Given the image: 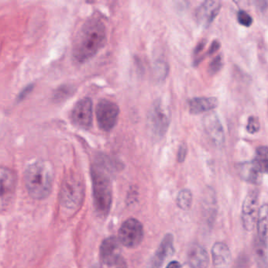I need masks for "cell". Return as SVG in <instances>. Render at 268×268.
Listing matches in <instances>:
<instances>
[{
    "label": "cell",
    "instance_id": "6da1fadb",
    "mask_svg": "<svg viewBox=\"0 0 268 268\" xmlns=\"http://www.w3.org/2000/svg\"><path fill=\"white\" fill-rule=\"evenodd\" d=\"M106 40V28L103 21L98 18L88 19L75 38L73 58L79 63L87 62L105 46Z\"/></svg>",
    "mask_w": 268,
    "mask_h": 268
},
{
    "label": "cell",
    "instance_id": "7a4b0ae2",
    "mask_svg": "<svg viewBox=\"0 0 268 268\" xmlns=\"http://www.w3.org/2000/svg\"><path fill=\"white\" fill-rule=\"evenodd\" d=\"M55 179V171L51 163L39 161L28 165L24 171V182L31 198L42 200L47 198Z\"/></svg>",
    "mask_w": 268,
    "mask_h": 268
},
{
    "label": "cell",
    "instance_id": "3957f363",
    "mask_svg": "<svg viewBox=\"0 0 268 268\" xmlns=\"http://www.w3.org/2000/svg\"><path fill=\"white\" fill-rule=\"evenodd\" d=\"M84 190L82 182L73 173L63 180L59 194V207L64 216H73L83 204Z\"/></svg>",
    "mask_w": 268,
    "mask_h": 268
},
{
    "label": "cell",
    "instance_id": "277c9868",
    "mask_svg": "<svg viewBox=\"0 0 268 268\" xmlns=\"http://www.w3.org/2000/svg\"><path fill=\"white\" fill-rule=\"evenodd\" d=\"M91 179L95 211L100 217H106L111 209L113 200L111 180L99 167H92Z\"/></svg>",
    "mask_w": 268,
    "mask_h": 268
},
{
    "label": "cell",
    "instance_id": "5b68a950",
    "mask_svg": "<svg viewBox=\"0 0 268 268\" xmlns=\"http://www.w3.org/2000/svg\"><path fill=\"white\" fill-rule=\"evenodd\" d=\"M171 121L169 107L161 99L156 100L148 113L147 124L149 131L156 139H161L165 135Z\"/></svg>",
    "mask_w": 268,
    "mask_h": 268
},
{
    "label": "cell",
    "instance_id": "8992f818",
    "mask_svg": "<svg viewBox=\"0 0 268 268\" xmlns=\"http://www.w3.org/2000/svg\"><path fill=\"white\" fill-rule=\"evenodd\" d=\"M17 176L13 170L0 166V212L10 208L15 198Z\"/></svg>",
    "mask_w": 268,
    "mask_h": 268
},
{
    "label": "cell",
    "instance_id": "52a82bcc",
    "mask_svg": "<svg viewBox=\"0 0 268 268\" xmlns=\"http://www.w3.org/2000/svg\"><path fill=\"white\" fill-rule=\"evenodd\" d=\"M144 235V227L141 223L136 219L130 218L121 225L118 240L125 247L133 248L140 245Z\"/></svg>",
    "mask_w": 268,
    "mask_h": 268
},
{
    "label": "cell",
    "instance_id": "ba28073f",
    "mask_svg": "<svg viewBox=\"0 0 268 268\" xmlns=\"http://www.w3.org/2000/svg\"><path fill=\"white\" fill-rule=\"evenodd\" d=\"M96 118L98 124L103 131H109L117 124L119 117V106L114 102L103 99L96 107Z\"/></svg>",
    "mask_w": 268,
    "mask_h": 268
},
{
    "label": "cell",
    "instance_id": "9c48e42d",
    "mask_svg": "<svg viewBox=\"0 0 268 268\" xmlns=\"http://www.w3.org/2000/svg\"><path fill=\"white\" fill-rule=\"evenodd\" d=\"M71 119L78 127L89 129L92 125L93 103L91 99L83 98L79 100L73 107Z\"/></svg>",
    "mask_w": 268,
    "mask_h": 268
},
{
    "label": "cell",
    "instance_id": "30bf717a",
    "mask_svg": "<svg viewBox=\"0 0 268 268\" xmlns=\"http://www.w3.org/2000/svg\"><path fill=\"white\" fill-rule=\"evenodd\" d=\"M259 202L258 190H252L246 195L242 204V224L245 229L248 231L252 230L256 224L257 218V206Z\"/></svg>",
    "mask_w": 268,
    "mask_h": 268
},
{
    "label": "cell",
    "instance_id": "8fae6325",
    "mask_svg": "<svg viewBox=\"0 0 268 268\" xmlns=\"http://www.w3.org/2000/svg\"><path fill=\"white\" fill-rule=\"evenodd\" d=\"M100 258L102 262L107 266H115L119 263L122 257L118 238L109 237L103 241L100 247Z\"/></svg>",
    "mask_w": 268,
    "mask_h": 268
},
{
    "label": "cell",
    "instance_id": "7c38bea8",
    "mask_svg": "<svg viewBox=\"0 0 268 268\" xmlns=\"http://www.w3.org/2000/svg\"><path fill=\"white\" fill-rule=\"evenodd\" d=\"M220 9L221 2L220 1L207 0L202 2L196 10V19L198 24L208 28L219 14Z\"/></svg>",
    "mask_w": 268,
    "mask_h": 268
},
{
    "label": "cell",
    "instance_id": "4fadbf2b",
    "mask_svg": "<svg viewBox=\"0 0 268 268\" xmlns=\"http://www.w3.org/2000/svg\"><path fill=\"white\" fill-rule=\"evenodd\" d=\"M203 123L206 133L214 144L217 145H223L225 139L224 127L216 113H208L204 117Z\"/></svg>",
    "mask_w": 268,
    "mask_h": 268
},
{
    "label": "cell",
    "instance_id": "5bb4252c",
    "mask_svg": "<svg viewBox=\"0 0 268 268\" xmlns=\"http://www.w3.org/2000/svg\"><path fill=\"white\" fill-rule=\"evenodd\" d=\"M173 236L167 234L165 236L152 259L149 268H161L165 260L173 253Z\"/></svg>",
    "mask_w": 268,
    "mask_h": 268
},
{
    "label": "cell",
    "instance_id": "9a60e30c",
    "mask_svg": "<svg viewBox=\"0 0 268 268\" xmlns=\"http://www.w3.org/2000/svg\"><path fill=\"white\" fill-rule=\"evenodd\" d=\"M187 263L190 268H208L209 256L206 248L200 245H193L188 250Z\"/></svg>",
    "mask_w": 268,
    "mask_h": 268
},
{
    "label": "cell",
    "instance_id": "2e32d148",
    "mask_svg": "<svg viewBox=\"0 0 268 268\" xmlns=\"http://www.w3.org/2000/svg\"><path fill=\"white\" fill-rule=\"evenodd\" d=\"M212 262L216 268H227L231 260L230 249L224 242H216L212 248Z\"/></svg>",
    "mask_w": 268,
    "mask_h": 268
},
{
    "label": "cell",
    "instance_id": "e0dca14e",
    "mask_svg": "<svg viewBox=\"0 0 268 268\" xmlns=\"http://www.w3.org/2000/svg\"><path fill=\"white\" fill-rule=\"evenodd\" d=\"M238 171L242 180L250 184H259L262 180V171L253 161L241 163L238 166Z\"/></svg>",
    "mask_w": 268,
    "mask_h": 268
},
{
    "label": "cell",
    "instance_id": "ac0fdd59",
    "mask_svg": "<svg viewBox=\"0 0 268 268\" xmlns=\"http://www.w3.org/2000/svg\"><path fill=\"white\" fill-rule=\"evenodd\" d=\"M218 100L214 97H198L190 99L188 103L189 110L192 114L209 112L216 108Z\"/></svg>",
    "mask_w": 268,
    "mask_h": 268
},
{
    "label": "cell",
    "instance_id": "d6986e66",
    "mask_svg": "<svg viewBox=\"0 0 268 268\" xmlns=\"http://www.w3.org/2000/svg\"><path fill=\"white\" fill-rule=\"evenodd\" d=\"M268 205L264 204L257 214V240L268 245Z\"/></svg>",
    "mask_w": 268,
    "mask_h": 268
},
{
    "label": "cell",
    "instance_id": "ffe728a7",
    "mask_svg": "<svg viewBox=\"0 0 268 268\" xmlns=\"http://www.w3.org/2000/svg\"><path fill=\"white\" fill-rule=\"evenodd\" d=\"M268 245L264 244L256 239L255 242V256L260 268H267L268 266Z\"/></svg>",
    "mask_w": 268,
    "mask_h": 268
},
{
    "label": "cell",
    "instance_id": "44dd1931",
    "mask_svg": "<svg viewBox=\"0 0 268 268\" xmlns=\"http://www.w3.org/2000/svg\"><path fill=\"white\" fill-rule=\"evenodd\" d=\"M268 150L267 146H260L256 151L254 160H252L263 174L268 171Z\"/></svg>",
    "mask_w": 268,
    "mask_h": 268
},
{
    "label": "cell",
    "instance_id": "7402d4cb",
    "mask_svg": "<svg viewBox=\"0 0 268 268\" xmlns=\"http://www.w3.org/2000/svg\"><path fill=\"white\" fill-rule=\"evenodd\" d=\"M192 194L190 190L185 189L179 193L177 197V205L181 209L187 210L191 206Z\"/></svg>",
    "mask_w": 268,
    "mask_h": 268
},
{
    "label": "cell",
    "instance_id": "603a6c76",
    "mask_svg": "<svg viewBox=\"0 0 268 268\" xmlns=\"http://www.w3.org/2000/svg\"><path fill=\"white\" fill-rule=\"evenodd\" d=\"M223 66H224V59H223L222 55H217L216 58L212 59V62L208 65V73L211 76H213V75L216 74L218 72H220Z\"/></svg>",
    "mask_w": 268,
    "mask_h": 268
},
{
    "label": "cell",
    "instance_id": "cb8c5ba5",
    "mask_svg": "<svg viewBox=\"0 0 268 268\" xmlns=\"http://www.w3.org/2000/svg\"><path fill=\"white\" fill-rule=\"evenodd\" d=\"M238 21L239 24H242L245 27H249L252 25L253 20L250 14L245 11V10H239L237 14Z\"/></svg>",
    "mask_w": 268,
    "mask_h": 268
},
{
    "label": "cell",
    "instance_id": "d4e9b609",
    "mask_svg": "<svg viewBox=\"0 0 268 268\" xmlns=\"http://www.w3.org/2000/svg\"><path fill=\"white\" fill-rule=\"evenodd\" d=\"M260 128V124L258 117H255V116H251L248 117V124L246 126V129L248 131V133H256V132H258Z\"/></svg>",
    "mask_w": 268,
    "mask_h": 268
},
{
    "label": "cell",
    "instance_id": "484cf974",
    "mask_svg": "<svg viewBox=\"0 0 268 268\" xmlns=\"http://www.w3.org/2000/svg\"><path fill=\"white\" fill-rule=\"evenodd\" d=\"M186 154H187V145L184 144H181L179 148V151H178V162L180 163L184 162L185 161Z\"/></svg>",
    "mask_w": 268,
    "mask_h": 268
},
{
    "label": "cell",
    "instance_id": "4316f807",
    "mask_svg": "<svg viewBox=\"0 0 268 268\" xmlns=\"http://www.w3.org/2000/svg\"><path fill=\"white\" fill-rule=\"evenodd\" d=\"M220 46L221 45H220V41H217V40L214 41L212 42L211 46H209V48H208V51L206 53V55H204L203 58H205L206 56H210V55H213L214 53H216L220 48ZM203 58H202V59H203Z\"/></svg>",
    "mask_w": 268,
    "mask_h": 268
},
{
    "label": "cell",
    "instance_id": "83f0119b",
    "mask_svg": "<svg viewBox=\"0 0 268 268\" xmlns=\"http://www.w3.org/2000/svg\"><path fill=\"white\" fill-rule=\"evenodd\" d=\"M156 69H157V74H158V77L160 78L166 77L167 72V67L165 63L159 62L158 65L156 67Z\"/></svg>",
    "mask_w": 268,
    "mask_h": 268
},
{
    "label": "cell",
    "instance_id": "f1b7e54d",
    "mask_svg": "<svg viewBox=\"0 0 268 268\" xmlns=\"http://www.w3.org/2000/svg\"><path fill=\"white\" fill-rule=\"evenodd\" d=\"M206 43H207V40H206V39H203V40L200 41V42H198V44L196 46L195 49H194V55H198L201 51H203Z\"/></svg>",
    "mask_w": 268,
    "mask_h": 268
},
{
    "label": "cell",
    "instance_id": "f546056e",
    "mask_svg": "<svg viewBox=\"0 0 268 268\" xmlns=\"http://www.w3.org/2000/svg\"><path fill=\"white\" fill-rule=\"evenodd\" d=\"M181 264L180 263L175 260V261H171L169 264H167V268H181Z\"/></svg>",
    "mask_w": 268,
    "mask_h": 268
},
{
    "label": "cell",
    "instance_id": "4dcf8cb0",
    "mask_svg": "<svg viewBox=\"0 0 268 268\" xmlns=\"http://www.w3.org/2000/svg\"><path fill=\"white\" fill-rule=\"evenodd\" d=\"M115 268H127V264L125 262L123 258L120 260L119 263L115 265Z\"/></svg>",
    "mask_w": 268,
    "mask_h": 268
}]
</instances>
